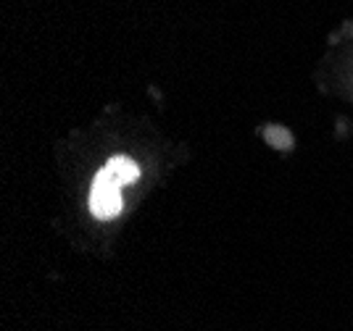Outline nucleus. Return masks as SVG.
Returning a JSON list of instances; mask_svg holds the SVG:
<instances>
[{"instance_id": "obj_1", "label": "nucleus", "mask_w": 353, "mask_h": 331, "mask_svg": "<svg viewBox=\"0 0 353 331\" xmlns=\"http://www.w3.org/2000/svg\"><path fill=\"white\" fill-rule=\"evenodd\" d=\"M140 179V166L127 156L108 158L101 171L95 173L92 187H90V213L101 221H111L121 213L124 200L121 189Z\"/></svg>"}]
</instances>
